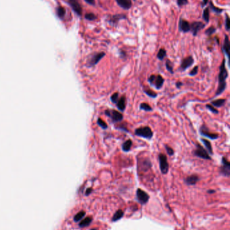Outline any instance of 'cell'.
I'll list each match as a JSON object with an SVG mask.
<instances>
[{
    "label": "cell",
    "instance_id": "6da1fadb",
    "mask_svg": "<svg viewBox=\"0 0 230 230\" xmlns=\"http://www.w3.org/2000/svg\"><path fill=\"white\" fill-rule=\"evenodd\" d=\"M228 71L226 67V60L223 59L221 65L219 67V73L218 75V83L219 86L217 89L215 96H217L219 95H221L225 91L226 87V79L228 77Z\"/></svg>",
    "mask_w": 230,
    "mask_h": 230
},
{
    "label": "cell",
    "instance_id": "7a4b0ae2",
    "mask_svg": "<svg viewBox=\"0 0 230 230\" xmlns=\"http://www.w3.org/2000/svg\"><path fill=\"white\" fill-rule=\"evenodd\" d=\"M136 135L142 137V138L150 139L153 136V132L149 126H142V127L137 128L134 131Z\"/></svg>",
    "mask_w": 230,
    "mask_h": 230
},
{
    "label": "cell",
    "instance_id": "3957f363",
    "mask_svg": "<svg viewBox=\"0 0 230 230\" xmlns=\"http://www.w3.org/2000/svg\"><path fill=\"white\" fill-rule=\"evenodd\" d=\"M148 81L150 85L155 87L156 89H159L163 87L165 80L161 75H151L148 78Z\"/></svg>",
    "mask_w": 230,
    "mask_h": 230
},
{
    "label": "cell",
    "instance_id": "277c9868",
    "mask_svg": "<svg viewBox=\"0 0 230 230\" xmlns=\"http://www.w3.org/2000/svg\"><path fill=\"white\" fill-rule=\"evenodd\" d=\"M159 162V168L161 173L166 174L169 170V163L167 162V158L163 153H159L158 155Z\"/></svg>",
    "mask_w": 230,
    "mask_h": 230
},
{
    "label": "cell",
    "instance_id": "5b68a950",
    "mask_svg": "<svg viewBox=\"0 0 230 230\" xmlns=\"http://www.w3.org/2000/svg\"><path fill=\"white\" fill-rule=\"evenodd\" d=\"M105 115L107 116L108 117H109L112 120L113 123L120 122L124 118L122 114L113 109L106 110L105 111Z\"/></svg>",
    "mask_w": 230,
    "mask_h": 230
},
{
    "label": "cell",
    "instance_id": "8992f818",
    "mask_svg": "<svg viewBox=\"0 0 230 230\" xmlns=\"http://www.w3.org/2000/svg\"><path fill=\"white\" fill-rule=\"evenodd\" d=\"M197 149L194 151V155L195 156L202 158L204 160H211V158L208 155V152L206 151L202 146H201L199 143H197Z\"/></svg>",
    "mask_w": 230,
    "mask_h": 230
},
{
    "label": "cell",
    "instance_id": "52a82bcc",
    "mask_svg": "<svg viewBox=\"0 0 230 230\" xmlns=\"http://www.w3.org/2000/svg\"><path fill=\"white\" fill-rule=\"evenodd\" d=\"M68 2L74 12L78 16H81L83 14V7L79 1V0H68Z\"/></svg>",
    "mask_w": 230,
    "mask_h": 230
},
{
    "label": "cell",
    "instance_id": "ba28073f",
    "mask_svg": "<svg viewBox=\"0 0 230 230\" xmlns=\"http://www.w3.org/2000/svg\"><path fill=\"white\" fill-rule=\"evenodd\" d=\"M194 58L192 57V56H188L187 57H185L184 59L182 60L180 66H179V70L181 71H184L185 70H186L188 68H189L190 67L194 64Z\"/></svg>",
    "mask_w": 230,
    "mask_h": 230
},
{
    "label": "cell",
    "instance_id": "9c48e42d",
    "mask_svg": "<svg viewBox=\"0 0 230 230\" xmlns=\"http://www.w3.org/2000/svg\"><path fill=\"white\" fill-rule=\"evenodd\" d=\"M126 19H127V16L125 14H115V15L107 16V21L110 24L115 26L118 24V22H120V20H126Z\"/></svg>",
    "mask_w": 230,
    "mask_h": 230
},
{
    "label": "cell",
    "instance_id": "30bf717a",
    "mask_svg": "<svg viewBox=\"0 0 230 230\" xmlns=\"http://www.w3.org/2000/svg\"><path fill=\"white\" fill-rule=\"evenodd\" d=\"M222 166L220 169V173L225 176H229L230 175V163L226 159V157L222 158Z\"/></svg>",
    "mask_w": 230,
    "mask_h": 230
},
{
    "label": "cell",
    "instance_id": "8fae6325",
    "mask_svg": "<svg viewBox=\"0 0 230 230\" xmlns=\"http://www.w3.org/2000/svg\"><path fill=\"white\" fill-rule=\"evenodd\" d=\"M200 133L202 136L207 137L212 140L217 139L219 138V135L217 133H211L205 125H202L200 128Z\"/></svg>",
    "mask_w": 230,
    "mask_h": 230
},
{
    "label": "cell",
    "instance_id": "7c38bea8",
    "mask_svg": "<svg viewBox=\"0 0 230 230\" xmlns=\"http://www.w3.org/2000/svg\"><path fill=\"white\" fill-rule=\"evenodd\" d=\"M205 24L202 22H193L190 24V31L192 32L193 36H196L200 30L205 28Z\"/></svg>",
    "mask_w": 230,
    "mask_h": 230
},
{
    "label": "cell",
    "instance_id": "4fadbf2b",
    "mask_svg": "<svg viewBox=\"0 0 230 230\" xmlns=\"http://www.w3.org/2000/svg\"><path fill=\"white\" fill-rule=\"evenodd\" d=\"M136 198L137 200H138L141 204H145V203H147L148 200H149V196L144 190H142L141 189H138L136 190Z\"/></svg>",
    "mask_w": 230,
    "mask_h": 230
},
{
    "label": "cell",
    "instance_id": "5bb4252c",
    "mask_svg": "<svg viewBox=\"0 0 230 230\" xmlns=\"http://www.w3.org/2000/svg\"><path fill=\"white\" fill-rule=\"evenodd\" d=\"M105 56V53L104 52H100L95 53V55H92L91 57V59L89 60V63L90 66H94L97 65L100 61H101L103 58Z\"/></svg>",
    "mask_w": 230,
    "mask_h": 230
},
{
    "label": "cell",
    "instance_id": "9a60e30c",
    "mask_svg": "<svg viewBox=\"0 0 230 230\" xmlns=\"http://www.w3.org/2000/svg\"><path fill=\"white\" fill-rule=\"evenodd\" d=\"M179 30L184 33H188L190 31V24L187 20L180 18L179 21Z\"/></svg>",
    "mask_w": 230,
    "mask_h": 230
},
{
    "label": "cell",
    "instance_id": "2e32d148",
    "mask_svg": "<svg viewBox=\"0 0 230 230\" xmlns=\"http://www.w3.org/2000/svg\"><path fill=\"white\" fill-rule=\"evenodd\" d=\"M115 1L119 6L126 10L130 9L132 6V0H115Z\"/></svg>",
    "mask_w": 230,
    "mask_h": 230
},
{
    "label": "cell",
    "instance_id": "e0dca14e",
    "mask_svg": "<svg viewBox=\"0 0 230 230\" xmlns=\"http://www.w3.org/2000/svg\"><path fill=\"white\" fill-rule=\"evenodd\" d=\"M229 48H230V44H229V36L228 35L226 34L225 35V39L223 44V51L225 53V54L226 55L227 58H229Z\"/></svg>",
    "mask_w": 230,
    "mask_h": 230
},
{
    "label": "cell",
    "instance_id": "ac0fdd59",
    "mask_svg": "<svg viewBox=\"0 0 230 230\" xmlns=\"http://www.w3.org/2000/svg\"><path fill=\"white\" fill-rule=\"evenodd\" d=\"M116 106L121 112H123L125 110L126 104V97L125 96H121L120 98H119L118 102L116 103Z\"/></svg>",
    "mask_w": 230,
    "mask_h": 230
},
{
    "label": "cell",
    "instance_id": "d6986e66",
    "mask_svg": "<svg viewBox=\"0 0 230 230\" xmlns=\"http://www.w3.org/2000/svg\"><path fill=\"white\" fill-rule=\"evenodd\" d=\"M199 180V177L195 174L190 176L185 179V182L188 185H194L197 184V182Z\"/></svg>",
    "mask_w": 230,
    "mask_h": 230
},
{
    "label": "cell",
    "instance_id": "ffe728a7",
    "mask_svg": "<svg viewBox=\"0 0 230 230\" xmlns=\"http://www.w3.org/2000/svg\"><path fill=\"white\" fill-rule=\"evenodd\" d=\"M132 145V140L128 139L121 145V149H122L124 152H128L131 149Z\"/></svg>",
    "mask_w": 230,
    "mask_h": 230
},
{
    "label": "cell",
    "instance_id": "44dd1931",
    "mask_svg": "<svg viewBox=\"0 0 230 230\" xmlns=\"http://www.w3.org/2000/svg\"><path fill=\"white\" fill-rule=\"evenodd\" d=\"M201 141L203 143V144H204L205 147H206V149H207L208 153H210V154H211V155H213V151L212 145H211V142L209 141H208V140L205 139H201Z\"/></svg>",
    "mask_w": 230,
    "mask_h": 230
},
{
    "label": "cell",
    "instance_id": "7402d4cb",
    "mask_svg": "<svg viewBox=\"0 0 230 230\" xmlns=\"http://www.w3.org/2000/svg\"><path fill=\"white\" fill-rule=\"evenodd\" d=\"M226 102V99H217V100H213V101L211 102V104L213 106L215 107H221L225 104V103Z\"/></svg>",
    "mask_w": 230,
    "mask_h": 230
},
{
    "label": "cell",
    "instance_id": "603a6c76",
    "mask_svg": "<svg viewBox=\"0 0 230 230\" xmlns=\"http://www.w3.org/2000/svg\"><path fill=\"white\" fill-rule=\"evenodd\" d=\"M66 10H65L64 7L62 6H57V7L56 8V14H57L58 18L62 19V18H64L65 15H66Z\"/></svg>",
    "mask_w": 230,
    "mask_h": 230
},
{
    "label": "cell",
    "instance_id": "cb8c5ba5",
    "mask_svg": "<svg viewBox=\"0 0 230 230\" xmlns=\"http://www.w3.org/2000/svg\"><path fill=\"white\" fill-rule=\"evenodd\" d=\"M202 18L206 22L208 23L210 20V9L209 7H206L202 13Z\"/></svg>",
    "mask_w": 230,
    "mask_h": 230
},
{
    "label": "cell",
    "instance_id": "d4e9b609",
    "mask_svg": "<svg viewBox=\"0 0 230 230\" xmlns=\"http://www.w3.org/2000/svg\"><path fill=\"white\" fill-rule=\"evenodd\" d=\"M142 170L144 171H147L151 167V162H150V160L146 159L144 160V162L142 163Z\"/></svg>",
    "mask_w": 230,
    "mask_h": 230
},
{
    "label": "cell",
    "instance_id": "484cf974",
    "mask_svg": "<svg viewBox=\"0 0 230 230\" xmlns=\"http://www.w3.org/2000/svg\"><path fill=\"white\" fill-rule=\"evenodd\" d=\"M143 91L145 94H146L148 96H149L152 98H155L157 97V94L155 92L152 90L150 88H144L143 89Z\"/></svg>",
    "mask_w": 230,
    "mask_h": 230
},
{
    "label": "cell",
    "instance_id": "4316f807",
    "mask_svg": "<svg viewBox=\"0 0 230 230\" xmlns=\"http://www.w3.org/2000/svg\"><path fill=\"white\" fill-rule=\"evenodd\" d=\"M124 215V212L121 210H118L117 212H115L114 215H113L112 217V221L115 222L118 221L119 219H120Z\"/></svg>",
    "mask_w": 230,
    "mask_h": 230
},
{
    "label": "cell",
    "instance_id": "83f0119b",
    "mask_svg": "<svg viewBox=\"0 0 230 230\" xmlns=\"http://www.w3.org/2000/svg\"><path fill=\"white\" fill-rule=\"evenodd\" d=\"M91 221H92V218L90 217H88L83 219V220L80 222V224H79V226H80V227H87L88 226H89V224L91 223Z\"/></svg>",
    "mask_w": 230,
    "mask_h": 230
},
{
    "label": "cell",
    "instance_id": "f1b7e54d",
    "mask_svg": "<svg viewBox=\"0 0 230 230\" xmlns=\"http://www.w3.org/2000/svg\"><path fill=\"white\" fill-rule=\"evenodd\" d=\"M140 109L147 111V112L153 111V108L150 106L149 104H147V103H145V102L141 103V105H140Z\"/></svg>",
    "mask_w": 230,
    "mask_h": 230
},
{
    "label": "cell",
    "instance_id": "f546056e",
    "mask_svg": "<svg viewBox=\"0 0 230 230\" xmlns=\"http://www.w3.org/2000/svg\"><path fill=\"white\" fill-rule=\"evenodd\" d=\"M166 55H167V51H166L164 49H160L157 53V57L159 60L162 61L164 59V58L166 57Z\"/></svg>",
    "mask_w": 230,
    "mask_h": 230
},
{
    "label": "cell",
    "instance_id": "4dcf8cb0",
    "mask_svg": "<svg viewBox=\"0 0 230 230\" xmlns=\"http://www.w3.org/2000/svg\"><path fill=\"white\" fill-rule=\"evenodd\" d=\"M209 9H211V10H212L213 12H215L216 14H221V13L223 12V9H221V8H219V7H217L215 6H214L213 4L212 3V1H210V7Z\"/></svg>",
    "mask_w": 230,
    "mask_h": 230
},
{
    "label": "cell",
    "instance_id": "1f68e13d",
    "mask_svg": "<svg viewBox=\"0 0 230 230\" xmlns=\"http://www.w3.org/2000/svg\"><path fill=\"white\" fill-rule=\"evenodd\" d=\"M165 67L167 69V70L170 72V73L173 74V65L172 63L170 61V60H167L165 62Z\"/></svg>",
    "mask_w": 230,
    "mask_h": 230
},
{
    "label": "cell",
    "instance_id": "d6a6232c",
    "mask_svg": "<svg viewBox=\"0 0 230 230\" xmlns=\"http://www.w3.org/2000/svg\"><path fill=\"white\" fill-rule=\"evenodd\" d=\"M84 18H85L86 20L89 21H94L97 19L96 15L93 14V13H87L84 16Z\"/></svg>",
    "mask_w": 230,
    "mask_h": 230
},
{
    "label": "cell",
    "instance_id": "836d02e7",
    "mask_svg": "<svg viewBox=\"0 0 230 230\" xmlns=\"http://www.w3.org/2000/svg\"><path fill=\"white\" fill-rule=\"evenodd\" d=\"M97 124H98V125H99L100 127H101L103 129H107L108 127L107 124L105 123L104 121H103V119H101V118H98Z\"/></svg>",
    "mask_w": 230,
    "mask_h": 230
},
{
    "label": "cell",
    "instance_id": "e575fe53",
    "mask_svg": "<svg viewBox=\"0 0 230 230\" xmlns=\"http://www.w3.org/2000/svg\"><path fill=\"white\" fill-rule=\"evenodd\" d=\"M84 215H85V212H84V211H80V212L78 213L74 216V219L75 221H79L84 217Z\"/></svg>",
    "mask_w": 230,
    "mask_h": 230
},
{
    "label": "cell",
    "instance_id": "d590c367",
    "mask_svg": "<svg viewBox=\"0 0 230 230\" xmlns=\"http://www.w3.org/2000/svg\"><path fill=\"white\" fill-rule=\"evenodd\" d=\"M216 32V28L214 27V26H211V27H209L208 28H207V30H206L205 31V34H207V36H211L212 34H213L214 33H215Z\"/></svg>",
    "mask_w": 230,
    "mask_h": 230
},
{
    "label": "cell",
    "instance_id": "8d00e7d4",
    "mask_svg": "<svg viewBox=\"0 0 230 230\" xmlns=\"http://www.w3.org/2000/svg\"><path fill=\"white\" fill-rule=\"evenodd\" d=\"M225 27L227 31H229L230 29V19L228 14H226V19H225Z\"/></svg>",
    "mask_w": 230,
    "mask_h": 230
},
{
    "label": "cell",
    "instance_id": "74e56055",
    "mask_svg": "<svg viewBox=\"0 0 230 230\" xmlns=\"http://www.w3.org/2000/svg\"><path fill=\"white\" fill-rule=\"evenodd\" d=\"M110 99H111V101H112L113 104H116L119 100V93L118 92H115V93L113 94L112 96H111Z\"/></svg>",
    "mask_w": 230,
    "mask_h": 230
},
{
    "label": "cell",
    "instance_id": "f35d334b",
    "mask_svg": "<svg viewBox=\"0 0 230 230\" xmlns=\"http://www.w3.org/2000/svg\"><path fill=\"white\" fill-rule=\"evenodd\" d=\"M165 149H166V152H167V154L169 155H170V156H171V155H173L174 154V150L173 149L172 147H170L167 145H165Z\"/></svg>",
    "mask_w": 230,
    "mask_h": 230
},
{
    "label": "cell",
    "instance_id": "ab89813d",
    "mask_svg": "<svg viewBox=\"0 0 230 230\" xmlns=\"http://www.w3.org/2000/svg\"><path fill=\"white\" fill-rule=\"evenodd\" d=\"M198 71H199V66L196 65L195 67L192 69V70L190 71L189 75L190 76H195L197 75Z\"/></svg>",
    "mask_w": 230,
    "mask_h": 230
},
{
    "label": "cell",
    "instance_id": "60d3db41",
    "mask_svg": "<svg viewBox=\"0 0 230 230\" xmlns=\"http://www.w3.org/2000/svg\"><path fill=\"white\" fill-rule=\"evenodd\" d=\"M206 107H207V108H208V109L211 112H213L214 114H218L219 113V110L217 109H216V108L211 104H207L206 105Z\"/></svg>",
    "mask_w": 230,
    "mask_h": 230
},
{
    "label": "cell",
    "instance_id": "b9f144b4",
    "mask_svg": "<svg viewBox=\"0 0 230 230\" xmlns=\"http://www.w3.org/2000/svg\"><path fill=\"white\" fill-rule=\"evenodd\" d=\"M188 3V0H177V5L179 7H183L184 6H186Z\"/></svg>",
    "mask_w": 230,
    "mask_h": 230
},
{
    "label": "cell",
    "instance_id": "7bdbcfd3",
    "mask_svg": "<svg viewBox=\"0 0 230 230\" xmlns=\"http://www.w3.org/2000/svg\"><path fill=\"white\" fill-rule=\"evenodd\" d=\"M119 55H120V57L121 58H122V59L126 57V52L124 51H123V50H120V51H119Z\"/></svg>",
    "mask_w": 230,
    "mask_h": 230
},
{
    "label": "cell",
    "instance_id": "ee69618b",
    "mask_svg": "<svg viewBox=\"0 0 230 230\" xmlns=\"http://www.w3.org/2000/svg\"><path fill=\"white\" fill-rule=\"evenodd\" d=\"M84 1L91 6H95V0H84Z\"/></svg>",
    "mask_w": 230,
    "mask_h": 230
},
{
    "label": "cell",
    "instance_id": "f6af8a7d",
    "mask_svg": "<svg viewBox=\"0 0 230 230\" xmlns=\"http://www.w3.org/2000/svg\"><path fill=\"white\" fill-rule=\"evenodd\" d=\"M182 82H180V81H178V82H177L176 84V86L177 87V88H180V87L182 86Z\"/></svg>",
    "mask_w": 230,
    "mask_h": 230
},
{
    "label": "cell",
    "instance_id": "bcb514c9",
    "mask_svg": "<svg viewBox=\"0 0 230 230\" xmlns=\"http://www.w3.org/2000/svg\"><path fill=\"white\" fill-rule=\"evenodd\" d=\"M92 189H91V188H89V189H88L86 190V195H89V194H91V192H92Z\"/></svg>",
    "mask_w": 230,
    "mask_h": 230
},
{
    "label": "cell",
    "instance_id": "7dc6e473",
    "mask_svg": "<svg viewBox=\"0 0 230 230\" xmlns=\"http://www.w3.org/2000/svg\"><path fill=\"white\" fill-rule=\"evenodd\" d=\"M208 0H202V6H205V5H207L208 4Z\"/></svg>",
    "mask_w": 230,
    "mask_h": 230
},
{
    "label": "cell",
    "instance_id": "c3c4849f",
    "mask_svg": "<svg viewBox=\"0 0 230 230\" xmlns=\"http://www.w3.org/2000/svg\"><path fill=\"white\" fill-rule=\"evenodd\" d=\"M215 192V190H208V193H214Z\"/></svg>",
    "mask_w": 230,
    "mask_h": 230
},
{
    "label": "cell",
    "instance_id": "681fc988",
    "mask_svg": "<svg viewBox=\"0 0 230 230\" xmlns=\"http://www.w3.org/2000/svg\"><path fill=\"white\" fill-rule=\"evenodd\" d=\"M91 230H97V229H91Z\"/></svg>",
    "mask_w": 230,
    "mask_h": 230
},
{
    "label": "cell",
    "instance_id": "f907efd6",
    "mask_svg": "<svg viewBox=\"0 0 230 230\" xmlns=\"http://www.w3.org/2000/svg\"><path fill=\"white\" fill-rule=\"evenodd\" d=\"M133 1H136V0H133Z\"/></svg>",
    "mask_w": 230,
    "mask_h": 230
}]
</instances>
